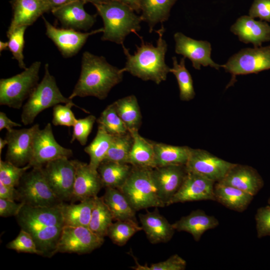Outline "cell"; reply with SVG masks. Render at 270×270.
Instances as JSON below:
<instances>
[{"mask_svg": "<svg viewBox=\"0 0 270 270\" xmlns=\"http://www.w3.org/2000/svg\"><path fill=\"white\" fill-rule=\"evenodd\" d=\"M232 76L231 84L236 76L259 72L270 69V45L242 48L232 56L222 65Z\"/></svg>", "mask_w": 270, "mask_h": 270, "instance_id": "ba28073f", "label": "cell"}, {"mask_svg": "<svg viewBox=\"0 0 270 270\" xmlns=\"http://www.w3.org/2000/svg\"><path fill=\"white\" fill-rule=\"evenodd\" d=\"M103 23L101 40L121 45L130 33L138 34L140 30V16L128 5L116 0L94 4Z\"/></svg>", "mask_w": 270, "mask_h": 270, "instance_id": "3957f363", "label": "cell"}, {"mask_svg": "<svg viewBox=\"0 0 270 270\" xmlns=\"http://www.w3.org/2000/svg\"><path fill=\"white\" fill-rule=\"evenodd\" d=\"M216 182L197 173L188 172L180 188L167 204L200 200L216 201Z\"/></svg>", "mask_w": 270, "mask_h": 270, "instance_id": "e0dca14e", "label": "cell"}, {"mask_svg": "<svg viewBox=\"0 0 270 270\" xmlns=\"http://www.w3.org/2000/svg\"><path fill=\"white\" fill-rule=\"evenodd\" d=\"M30 168L29 164L20 167L0 158V182L6 186L16 187L22 176Z\"/></svg>", "mask_w": 270, "mask_h": 270, "instance_id": "60d3db41", "label": "cell"}, {"mask_svg": "<svg viewBox=\"0 0 270 270\" xmlns=\"http://www.w3.org/2000/svg\"><path fill=\"white\" fill-rule=\"evenodd\" d=\"M255 220L258 238L270 236V206L258 208Z\"/></svg>", "mask_w": 270, "mask_h": 270, "instance_id": "7dc6e473", "label": "cell"}, {"mask_svg": "<svg viewBox=\"0 0 270 270\" xmlns=\"http://www.w3.org/2000/svg\"><path fill=\"white\" fill-rule=\"evenodd\" d=\"M128 131L133 138L129 164L136 166L152 168H156L154 142L141 136L138 130Z\"/></svg>", "mask_w": 270, "mask_h": 270, "instance_id": "4316f807", "label": "cell"}, {"mask_svg": "<svg viewBox=\"0 0 270 270\" xmlns=\"http://www.w3.org/2000/svg\"><path fill=\"white\" fill-rule=\"evenodd\" d=\"M115 220L136 219V211L132 208L124 194L118 189L105 188L102 196Z\"/></svg>", "mask_w": 270, "mask_h": 270, "instance_id": "1f68e13d", "label": "cell"}, {"mask_svg": "<svg viewBox=\"0 0 270 270\" xmlns=\"http://www.w3.org/2000/svg\"><path fill=\"white\" fill-rule=\"evenodd\" d=\"M8 49V42H4L0 41V52H2L4 50Z\"/></svg>", "mask_w": 270, "mask_h": 270, "instance_id": "6f0895ef", "label": "cell"}, {"mask_svg": "<svg viewBox=\"0 0 270 270\" xmlns=\"http://www.w3.org/2000/svg\"><path fill=\"white\" fill-rule=\"evenodd\" d=\"M98 126H102L112 136L126 134L128 132L126 126L118 115L114 103L108 106L96 119Z\"/></svg>", "mask_w": 270, "mask_h": 270, "instance_id": "ab89813d", "label": "cell"}, {"mask_svg": "<svg viewBox=\"0 0 270 270\" xmlns=\"http://www.w3.org/2000/svg\"><path fill=\"white\" fill-rule=\"evenodd\" d=\"M51 8H52L68 3L74 0H46Z\"/></svg>", "mask_w": 270, "mask_h": 270, "instance_id": "db71d44e", "label": "cell"}, {"mask_svg": "<svg viewBox=\"0 0 270 270\" xmlns=\"http://www.w3.org/2000/svg\"><path fill=\"white\" fill-rule=\"evenodd\" d=\"M104 242V238L98 236L88 227L64 226L56 253H90L100 247Z\"/></svg>", "mask_w": 270, "mask_h": 270, "instance_id": "30bf717a", "label": "cell"}, {"mask_svg": "<svg viewBox=\"0 0 270 270\" xmlns=\"http://www.w3.org/2000/svg\"><path fill=\"white\" fill-rule=\"evenodd\" d=\"M132 165L103 160L98 168L104 188L120 189L128 179Z\"/></svg>", "mask_w": 270, "mask_h": 270, "instance_id": "4dcf8cb0", "label": "cell"}, {"mask_svg": "<svg viewBox=\"0 0 270 270\" xmlns=\"http://www.w3.org/2000/svg\"><path fill=\"white\" fill-rule=\"evenodd\" d=\"M95 197L80 201L78 204L62 202L60 207L64 226L88 227Z\"/></svg>", "mask_w": 270, "mask_h": 270, "instance_id": "f1b7e54d", "label": "cell"}, {"mask_svg": "<svg viewBox=\"0 0 270 270\" xmlns=\"http://www.w3.org/2000/svg\"><path fill=\"white\" fill-rule=\"evenodd\" d=\"M134 259L136 266L131 268L135 270H184L186 266V261L177 254L171 256L164 261L152 264L150 266L146 264L142 265L135 258Z\"/></svg>", "mask_w": 270, "mask_h": 270, "instance_id": "7bdbcfd3", "label": "cell"}, {"mask_svg": "<svg viewBox=\"0 0 270 270\" xmlns=\"http://www.w3.org/2000/svg\"><path fill=\"white\" fill-rule=\"evenodd\" d=\"M159 196L166 206L177 192L188 174L186 165H170L152 169Z\"/></svg>", "mask_w": 270, "mask_h": 270, "instance_id": "ac0fdd59", "label": "cell"}, {"mask_svg": "<svg viewBox=\"0 0 270 270\" xmlns=\"http://www.w3.org/2000/svg\"><path fill=\"white\" fill-rule=\"evenodd\" d=\"M133 138L128 132L112 136V142L104 160L129 164V156Z\"/></svg>", "mask_w": 270, "mask_h": 270, "instance_id": "74e56055", "label": "cell"}, {"mask_svg": "<svg viewBox=\"0 0 270 270\" xmlns=\"http://www.w3.org/2000/svg\"><path fill=\"white\" fill-rule=\"evenodd\" d=\"M122 2L131 8L136 13H140V4L141 0H116Z\"/></svg>", "mask_w": 270, "mask_h": 270, "instance_id": "f5cc1de1", "label": "cell"}, {"mask_svg": "<svg viewBox=\"0 0 270 270\" xmlns=\"http://www.w3.org/2000/svg\"><path fill=\"white\" fill-rule=\"evenodd\" d=\"M96 120V117L92 114L83 118L77 119L72 126L73 132L70 143L77 140L82 146L86 145Z\"/></svg>", "mask_w": 270, "mask_h": 270, "instance_id": "bcb514c9", "label": "cell"}, {"mask_svg": "<svg viewBox=\"0 0 270 270\" xmlns=\"http://www.w3.org/2000/svg\"><path fill=\"white\" fill-rule=\"evenodd\" d=\"M218 182L238 188L253 196L264 185L263 179L255 168L238 164H234L224 178Z\"/></svg>", "mask_w": 270, "mask_h": 270, "instance_id": "7402d4cb", "label": "cell"}, {"mask_svg": "<svg viewBox=\"0 0 270 270\" xmlns=\"http://www.w3.org/2000/svg\"><path fill=\"white\" fill-rule=\"evenodd\" d=\"M60 205L52 207H38L24 204L16 216L18 224L21 229L29 233L45 226H64Z\"/></svg>", "mask_w": 270, "mask_h": 270, "instance_id": "2e32d148", "label": "cell"}, {"mask_svg": "<svg viewBox=\"0 0 270 270\" xmlns=\"http://www.w3.org/2000/svg\"><path fill=\"white\" fill-rule=\"evenodd\" d=\"M41 62L36 61L14 76L0 80V104L20 109L38 84Z\"/></svg>", "mask_w": 270, "mask_h": 270, "instance_id": "8992f818", "label": "cell"}, {"mask_svg": "<svg viewBox=\"0 0 270 270\" xmlns=\"http://www.w3.org/2000/svg\"><path fill=\"white\" fill-rule=\"evenodd\" d=\"M73 106L88 112L84 108L75 104L74 102L66 104L65 105L58 104L53 106L52 124L55 126H73L77 120L71 110Z\"/></svg>", "mask_w": 270, "mask_h": 270, "instance_id": "ee69618b", "label": "cell"}, {"mask_svg": "<svg viewBox=\"0 0 270 270\" xmlns=\"http://www.w3.org/2000/svg\"><path fill=\"white\" fill-rule=\"evenodd\" d=\"M48 67V64H46L42 80L22 106L21 121L25 126L32 124L36 117L46 109L61 103L74 102L72 100L65 97L60 92Z\"/></svg>", "mask_w": 270, "mask_h": 270, "instance_id": "5b68a950", "label": "cell"}, {"mask_svg": "<svg viewBox=\"0 0 270 270\" xmlns=\"http://www.w3.org/2000/svg\"><path fill=\"white\" fill-rule=\"evenodd\" d=\"M0 198L20 202V194L18 188L8 186L0 182Z\"/></svg>", "mask_w": 270, "mask_h": 270, "instance_id": "f907efd6", "label": "cell"}, {"mask_svg": "<svg viewBox=\"0 0 270 270\" xmlns=\"http://www.w3.org/2000/svg\"><path fill=\"white\" fill-rule=\"evenodd\" d=\"M26 28V26L19 27L7 36L8 38V50L12 52L13 58L17 60L20 68L24 70L27 68L24 61L23 54L24 35Z\"/></svg>", "mask_w": 270, "mask_h": 270, "instance_id": "b9f144b4", "label": "cell"}, {"mask_svg": "<svg viewBox=\"0 0 270 270\" xmlns=\"http://www.w3.org/2000/svg\"><path fill=\"white\" fill-rule=\"evenodd\" d=\"M85 4L82 0H74L51 11L64 28L87 30L96 22V15L88 13L84 8Z\"/></svg>", "mask_w": 270, "mask_h": 270, "instance_id": "ffe728a7", "label": "cell"}, {"mask_svg": "<svg viewBox=\"0 0 270 270\" xmlns=\"http://www.w3.org/2000/svg\"><path fill=\"white\" fill-rule=\"evenodd\" d=\"M112 136L102 126H98L96 136L90 144L84 148V151L90 156L88 164L93 170H98L99 165L104 160Z\"/></svg>", "mask_w": 270, "mask_h": 270, "instance_id": "e575fe53", "label": "cell"}, {"mask_svg": "<svg viewBox=\"0 0 270 270\" xmlns=\"http://www.w3.org/2000/svg\"><path fill=\"white\" fill-rule=\"evenodd\" d=\"M156 167L186 165L190 148L154 142Z\"/></svg>", "mask_w": 270, "mask_h": 270, "instance_id": "f546056e", "label": "cell"}, {"mask_svg": "<svg viewBox=\"0 0 270 270\" xmlns=\"http://www.w3.org/2000/svg\"><path fill=\"white\" fill-rule=\"evenodd\" d=\"M142 230L136 218L116 220L110 226L107 235L112 242L122 246L137 232Z\"/></svg>", "mask_w": 270, "mask_h": 270, "instance_id": "f35d334b", "label": "cell"}, {"mask_svg": "<svg viewBox=\"0 0 270 270\" xmlns=\"http://www.w3.org/2000/svg\"><path fill=\"white\" fill-rule=\"evenodd\" d=\"M152 169L132 166L126 182L118 189L136 212L166 206L159 196L152 176Z\"/></svg>", "mask_w": 270, "mask_h": 270, "instance_id": "277c9868", "label": "cell"}, {"mask_svg": "<svg viewBox=\"0 0 270 270\" xmlns=\"http://www.w3.org/2000/svg\"><path fill=\"white\" fill-rule=\"evenodd\" d=\"M13 16L7 36L15 29L32 25L51 8L46 0H13Z\"/></svg>", "mask_w": 270, "mask_h": 270, "instance_id": "603a6c76", "label": "cell"}, {"mask_svg": "<svg viewBox=\"0 0 270 270\" xmlns=\"http://www.w3.org/2000/svg\"><path fill=\"white\" fill-rule=\"evenodd\" d=\"M174 38L176 53L188 58L195 69L200 70L201 66H210L217 70L222 68L212 59V46L208 41L196 40L181 32H176Z\"/></svg>", "mask_w": 270, "mask_h": 270, "instance_id": "9a60e30c", "label": "cell"}, {"mask_svg": "<svg viewBox=\"0 0 270 270\" xmlns=\"http://www.w3.org/2000/svg\"><path fill=\"white\" fill-rule=\"evenodd\" d=\"M165 28L162 24L160 28L156 31L158 34L156 46L152 43L144 42L140 36L141 44L136 46V50L133 54L128 49L122 45L126 62L124 68L125 72H130L144 81L151 80L159 84L166 80L170 72V68L165 62L168 44L164 38Z\"/></svg>", "mask_w": 270, "mask_h": 270, "instance_id": "7a4b0ae2", "label": "cell"}, {"mask_svg": "<svg viewBox=\"0 0 270 270\" xmlns=\"http://www.w3.org/2000/svg\"><path fill=\"white\" fill-rule=\"evenodd\" d=\"M72 150L60 146L56 140L50 123L36 132L34 141L32 159L28 164L32 168L42 167L47 162L61 158H70Z\"/></svg>", "mask_w": 270, "mask_h": 270, "instance_id": "8fae6325", "label": "cell"}, {"mask_svg": "<svg viewBox=\"0 0 270 270\" xmlns=\"http://www.w3.org/2000/svg\"><path fill=\"white\" fill-rule=\"evenodd\" d=\"M46 28V34L50 39L66 58L76 55L92 35L103 32V28L90 32H82L68 28H58L52 25L42 16Z\"/></svg>", "mask_w": 270, "mask_h": 270, "instance_id": "5bb4252c", "label": "cell"}, {"mask_svg": "<svg viewBox=\"0 0 270 270\" xmlns=\"http://www.w3.org/2000/svg\"><path fill=\"white\" fill-rule=\"evenodd\" d=\"M230 32L244 44L261 46L270 41V26L264 21L256 20L250 16H242L231 26Z\"/></svg>", "mask_w": 270, "mask_h": 270, "instance_id": "44dd1931", "label": "cell"}, {"mask_svg": "<svg viewBox=\"0 0 270 270\" xmlns=\"http://www.w3.org/2000/svg\"><path fill=\"white\" fill-rule=\"evenodd\" d=\"M234 164L206 150L190 148L186 166L188 172L198 174L218 182L224 178Z\"/></svg>", "mask_w": 270, "mask_h": 270, "instance_id": "7c38bea8", "label": "cell"}, {"mask_svg": "<svg viewBox=\"0 0 270 270\" xmlns=\"http://www.w3.org/2000/svg\"><path fill=\"white\" fill-rule=\"evenodd\" d=\"M248 16L270 22V0H254L249 10Z\"/></svg>", "mask_w": 270, "mask_h": 270, "instance_id": "c3c4849f", "label": "cell"}, {"mask_svg": "<svg viewBox=\"0 0 270 270\" xmlns=\"http://www.w3.org/2000/svg\"><path fill=\"white\" fill-rule=\"evenodd\" d=\"M214 192L216 201L230 210L240 212L248 208L254 196L238 188L218 182L215 184Z\"/></svg>", "mask_w": 270, "mask_h": 270, "instance_id": "484cf974", "label": "cell"}, {"mask_svg": "<svg viewBox=\"0 0 270 270\" xmlns=\"http://www.w3.org/2000/svg\"><path fill=\"white\" fill-rule=\"evenodd\" d=\"M22 202H16L14 200L0 198V216L2 217L16 216L24 206Z\"/></svg>", "mask_w": 270, "mask_h": 270, "instance_id": "681fc988", "label": "cell"}, {"mask_svg": "<svg viewBox=\"0 0 270 270\" xmlns=\"http://www.w3.org/2000/svg\"><path fill=\"white\" fill-rule=\"evenodd\" d=\"M185 59L183 57L178 62L176 58L173 56L170 72L174 74L177 80L180 99L182 101H189L194 98L196 92L192 76L186 67Z\"/></svg>", "mask_w": 270, "mask_h": 270, "instance_id": "8d00e7d4", "label": "cell"}, {"mask_svg": "<svg viewBox=\"0 0 270 270\" xmlns=\"http://www.w3.org/2000/svg\"><path fill=\"white\" fill-rule=\"evenodd\" d=\"M16 126L20 127L22 124L12 121L4 112H0V130L5 128L10 131Z\"/></svg>", "mask_w": 270, "mask_h": 270, "instance_id": "816d5d0a", "label": "cell"}, {"mask_svg": "<svg viewBox=\"0 0 270 270\" xmlns=\"http://www.w3.org/2000/svg\"><path fill=\"white\" fill-rule=\"evenodd\" d=\"M114 220L102 196L95 197L88 228L98 236L104 238Z\"/></svg>", "mask_w": 270, "mask_h": 270, "instance_id": "d590c367", "label": "cell"}, {"mask_svg": "<svg viewBox=\"0 0 270 270\" xmlns=\"http://www.w3.org/2000/svg\"><path fill=\"white\" fill-rule=\"evenodd\" d=\"M124 72V68L110 64L104 57L86 51L82 57L79 78L68 98L90 96L104 100L122 80Z\"/></svg>", "mask_w": 270, "mask_h": 270, "instance_id": "6da1fadb", "label": "cell"}, {"mask_svg": "<svg viewBox=\"0 0 270 270\" xmlns=\"http://www.w3.org/2000/svg\"><path fill=\"white\" fill-rule=\"evenodd\" d=\"M113 103L116 112L128 130H139L142 123V116L136 96L130 95Z\"/></svg>", "mask_w": 270, "mask_h": 270, "instance_id": "d6a6232c", "label": "cell"}, {"mask_svg": "<svg viewBox=\"0 0 270 270\" xmlns=\"http://www.w3.org/2000/svg\"><path fill=\"white\" fill-rule=\"evenodd\" d=\"M39 128V124H35L29 128L7 131L6 160L20 167L28 164L32 157L34 136Z\"/></svg>", "mask_w": 270, "mask_h": 270, "instance_id": "4fadbf2b", "label": "cell"}, {"mask_svg": "<svg viewBox=\"0 0 270 270\" xmlns=\"http://www.w3.org/2000/svg\"><path fill=\"white\" fill-rule=\"evenodd\" d=\"M8 144V142L6 138H0V154H2V149Z\"/></svg>", "mask_w": 270, "mask_h": 270, "instance_id": "9f6ffc18", "label": "cell"}, {"mask_svg": "<svg viewBox=\"0 0 270 270\" xmlns=\"http://www.w3.org/2000/svg\"><path fill=\"white\" fill-rule=\"evenodd\" d=\"M178 0H141L140 17L148 26L152 32L155 26L162 23L169 18L172 7Z\"/></svg>", "mask_w": 270, "mask_h": 270, "instance_id": "83f0119b", "label": "cell"}, {"mask_svg": "<svg viewBox=\"0 0 270 270\" xmlns=\"http://www.w3.org/2000/svg\"><path fill=\"white\" fill-rule=\"evenodd\" d=\"M219 224L215 216L208 215L204 210L198 209L182 216L172 225L176 230L188 232L195 241L198 242L206 231L216 228Z\"/></svg>", "mask_w": 270, "mask_h": 270, "instance_id": "d4e9b609", "label": "cell"}, {"mask_svg": "<svg viewBox=\"0 0 270 270\" xmlns=\"http://www.w3.org/2000/svg\"><path fill=\"white\" fill-rule=\"evenodd\" d=\"M22 177L18 190L20 202L32 206L52 207L62 202L49 186L42 167H33Z\"/></svg>", "mask_w": 270, "mask_h": 270, "instance_id": "52a82bcc", "label": "cell"}, {"mask_svg": "<svg viewBox=\"0 0 270 270\" xmlns=\"http://www.w3.org/2000/svg\"><path fill=\"white\" fill-rule=\"evenodd\" d=\"M50 188L62 201L70 200L75 178L74 160L61 158L50 161L42 167Z\"/></svg>", "mask_w": 270, "mask_h": 270, "instance_id": "9c48e42d", "label": "cell"}, {"mask_svg": "<svg viewBox=\"0 0 270 270\" xmlns=\"http://www.w3.org/2000/svg\"><path fill=\"white\" fill-rule=\"evenodd\" d=\"M75 178L72 202L81 201L98 196L104 187L100 176L96 170L92 168L88 164L75 160Z\"/></svg>", "mask_w": 270, "mask_h": 270, "instance_id": "d6986e66", "label": "cell"}, {"mask_svg": "<svg viewBox=\"0 0 270 270\" xmlns=\"http://www.w3.org/2000/svg\"><path fill=\"white\" fill-rule=\"evenodd\" d=\"M64 226H45L30 233L40 252V256L50 258L56 253L57 246Z\"/></svg>", "mask_w": 270, "mask_h": 270, "instance_id": "836d02e7", "label": "cell"}, {"mask_svg": "<svg viewBox=\"0 0 270 270\" xmlns=\"http://www.w3.org/2000/svg\"><path fill=\"white\" fill-rule=\"evenodd\" d=\"M268 204H270V198H269V200H268Z\"/></svg>", "mask_w": 270, "mask_h": 270, "instance_id": "680465c9", "label": "cell"}, {"mask_svg": "<svg viewBox=\"0 0 270 270\" xmlns=\"http://www.w3.org/2000/svg\"><path fill=\"white\" fill-rule=\"evenodd\" d=\"M82 0L85 3L91 2L94 5L96 4H100L104 3L110 0Z\"/></svg>", "mask_w": 270, "mask_h": 270, "instance_id": "11a10c76", "label": "cell"}, {"mask_svg": "<svg viewBox=\"0 0 270 270\" xmlns=\"http://www.w3.org/2000/svg\"><path fill=\"white\" fill-rule=\"evenodd\" d=\"M6 247L18 252H26L40 255L35 242L28 232L21 229L18 236L7 244Z\"/></svg>", "mask_w": 270, "mask_h": 270, "instance_id": "f6af8a7d", "label": "cell"}, {"mask_svg": "<svg viewBox=\"0 0 270 270\" xmlns=\"http://www.w3.org/2000/svg\"><path fill=\"white\" fill-rule=\"evenodd\" d=\"M138 216L142 230L152 244L166 243L172 238L176 230L159 212L158 208L152 212L140 214Z\"/></svg>", "mask_w": 270, "mask_h": 270, "instance_id": "cb8c5ba5", "label": "cell"}]
</instances>
